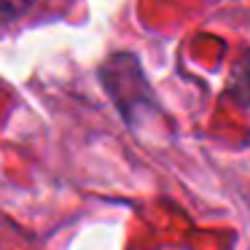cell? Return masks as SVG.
Returning a JSON list of instances; mask_svg holds the SVG:
<instances>
[{"mask_svg": "<svg viewBox=\"0 0 250 250\" xmlns=\"http://www.w3.org/2000/svg\"><path fill=\"white\" fill-rule=\"evenodd\" d=\"M229 94H231L237 103L250 105V54H245V60L234 67L231 83H229Z\"/></svg>", "mask_w": 250, "mask_h": 250, "instance_id": "6da1fadb", "label": "cell"}, {"mask_svg": "<svg viewBox=\"0 0 250 250\" xmlns=\"http://www.w3.org/2000/svg\"><path fill=\"white\" fill-rule=\"evenodd\" d=\"M38 0H0V11L6 14H24L27 8H33Z\"/></svg>", "mask_w": 250, "mask_h": 250, "instance_id": "7a4b0ae2", "label": "cell"}]
</instances>
